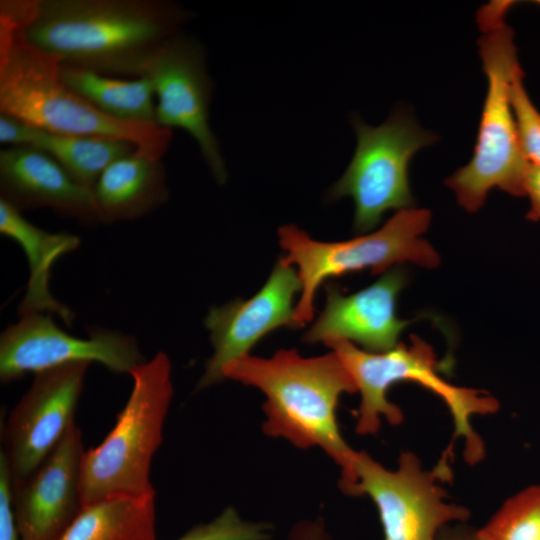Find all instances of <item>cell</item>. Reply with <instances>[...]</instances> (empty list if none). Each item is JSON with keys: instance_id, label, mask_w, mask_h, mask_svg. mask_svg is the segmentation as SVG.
Segmentation results:
<instances>
[{"instance_id": "obj_1", "label": "cell", "mask_w": 540, "mask_h": 540, "mask_svg": "<svg viewBox=\"0 0 540 540\" xmlns=\"http://www.w3.org/2000/svg\"><path fill=\"white\" fill-rule=\"evenodd\" d=\"M35 47L62 65L139 78L193 14L167 0H1Z\"/></svg>"}, {"instance_id": "obj_2", "label": "cell", "mask_w": 540, "mask_h": 540, "mask_svg": "<svg viewBox=\"0 0 540 540\" xmlns=\"http://www.w3.org/2000/svg\"><path fill=\"white\" fill-rule=\"evenodd\" d=\"M222 374L264 393L266 435L298 448L320 447L341 469L340 489L350 486L357 452L341 435L336 410L341 395L357 387L334 351L312 358L295 349L278 350L270 358L247 354L226 364Z\"/></svg>"}, {"instance_id": "obj_3", "label": "cell", "mask_w": 540, "mask_h": 540, "mask_svg": "<svg viewBox=\"0 0 540 540\" xmlns=\"http://www.w3.org/2000/svg\"><path fill=\"white\" fill-rule=\"evenodd\" d=\"M59 69V58L33 46L0 4V114L51 132L123 139L151 157L164 156L172 130L101 112L63 83Z\"/></svg>"}, {"instance_id": "obj_4", "label": "cell", "mask_w": 540, "mask_h": 540, "mask_svg": "<svg viewBox=\"0 0 540 540\" xmlns=\"http://www.w3.org/2000/svg\"><path fill=\"white\" fill-rule=\"evenodd\" d=\"M510 6L511 2H492L477 14L487 92L473 156L445 181L459 205L471 213L481 208L493 188L515 197L526 196L529 164L520 148L510 98L513 74L520 65L514 31L504 21Z\"/></svg>"}, {"instance_id": "obj_5", "label": "cell", "mask_w": 540, "mask_h": 540, "mask_svg": "<svg viewBox=\"0 0 540 540\" xmlns=\"http://www.w3.org/2000/svg\"><path fill=\"white\" fill-rule=\"evenodd\" d=\"M341 359L351 374L361 402L357 410L356 432L375 434L381 416L393 425L403 421V413L388 401L387 391L402 381H412L431 391L448 407L454 424L452 442L439 461L449 464L453 445L458 438L464 440V456L469 464L478 463L484 456V444L472 426L475 415L496 412L499 404L484 392L450 384L439 373L441 367L433 348L418 336H411V344L398 343L393 349L375 353L358 348L342 339L325 343Z\"/></svg>"}, {"instance_id": "obj_6", "label": "cell", "mask_w": 540, "mask_h": 540, "mask_svg": "<svg viewBox=\"0 0 540 540\" xmlns=\"http://www.w3.org/2000/svg\"><path fill=\"white\" fill-rule=\"evenodd\" d=\"M130 375L132 390L114 427L98 446L83 454V506L111 497H155L150 465L162 441L173 396L171 363L164 352H158Z\"/></svg>"}, {"instance_id": "obj_7", "label": "cell", "mask_w": 540, "mask_h": 540, "mask_svg": "<svg viewBox=\"0 0 540 540\" xmlns=\"http://www.w3.org/2000/svg\"><path fill=\"white\" fill-rule=\"evenodd\" d=\"M430 221L428 209H403L379 230L340 242L316 241L295 225L280 227L279 243L286 252L280 260L298 269L301 283L293 316L296 328L312 320L315 293L329 278L363 269H370L372 274L385 273L403 262L428 269L437 267L438 253L421 238Z\"/></svg>"}, {"instance_id": "obj_8", "label": "cell", "mask_w": 540, "mask_h": 540, "mask_svg": "<svg viewBox=\"0 0 540 540\" xmlns=\"http://www.w3.org/2000/svg\"><path fill=\"white\" fill-rule=\"evenodd\" d=\"M352 125L357 146L342 177L327 197H351L355 204L354 230L374 229L390 209L412 208L415 201L409 184V163L421 148L437 140L423 131L404 109L395 110L381 125L372 127L354 115Z\"/></svg>"}, {"instance_id": "obj_9", "label": "cell", "mask_w": 540, "mask_h": 540, "mask_svg": "<svg viewBox=\"0 0 540 540\" xmlns=\"http://www.w3.org/2000/svg\"><path fill=\"white\" fill-rule=\"evenodd\" d=\"M439 481L445 482L435 468L424 470L412 452L401 453L396 470L386 469L366 452H357L352 482L344 493L372 499L384 540H436L444 526L470 516L467 508L445 501Z\"/></svg>"}, {"instance_id": "obj_10", "label": "cell", "mask_w": 540, "mask_h": 540, "mask_svg": "<svg viewBox=\"0 0 540 540\" xmlns=\"http://www.w3.org/2000/svg\"><path fill=\"white\" fill-rule=\"evenodd\" d=\"M154 87L155 123L180 128L198 143L215 180L224 184L228 174L216 136L209 126L212 81L205 53L195 40L180 33L164 42L147 61L143 75Z\"/></svg>"}, {"instance_id": "obj_11", "label": "cell", "mask_w": 540, "mask_h": 540, "mask_svg": "<svg viewBox=\"0 0 540 540\" xmlns=\"http://www.w3.org/2000/svg\"><path fill=\"white\" fill-rule=\"evenodd\" d=\"M72 362H98L114 373H127L144 363L134 338L96 328L88 338L60 329L49 315L31 313L7 327L0 337V379L3 384Z\"/></svg>"}, {"instance_id": "obj_12", "label": "cell", "mask_w": 540, "mask_h": 540, "mask_svg": "<svg viewBox=\"0 0 540 540\" xmlns=\"http://www.w3.org/2000/svg\"><path fill=\"white\" fill-rule=\"evenodd\" d=\"M89 362H72L35 373L3 430L11 481L30 475L75 424L74 414Z\"/></svg>"}, {"instance_id": "obj_13", "label": "cell", "mask_w": 540, "mask_h": 540, "mask_svg": "<svg viewBox=\"0 0 540 540\" xmlns=\"http://www.w3.org/2000/svg\"><path fill=\"white\" fill-rule=\"evenodd\" d=\"M299 292L301 283L297 270L279 259L266 283L250 299H237L211 308L204 324L210 331L214 352L206 362L197 388L224 380V366L249 354L271 331L282 326L296 328L293 302Z\"/></svg>"}, {"instance_id": "obj_14", "label": "cell", "mask_w": 540, "mask_h": 540, "mask_svg": "<svg viewBox=\"0 0 540 540\" xmlns=\"http://www.w3.org/2000/svg\"><path fill=\"white\" fill-rule=\"evenodd\" d=\"M81 430L74 424L27 477L11 481L12 504L21 540H56L82 509Z\"/></svg>"}, {"instance_id": "obj_15", "label": "cell", "mask_w": 540, "mask_h": 540, "mask_svg": "<svg viewBox=\"0 0 540 540\" xmlns=\"http://www.w3.org/2000/svg\"><path fill=\"white\" fill-rule=\"evenodd\" d=\"M407 280V271L397 265L370 286L350 295H344L335 286H327L325 307L305 333L304 342L325 344L342 339L360 344L369 352L393 349L410 323L396 314L397 297Z\"/></svg>"}, {"instance_id": "obj_16", "label": "cell", "mask_w": 540, "mask_h": 540, "mask_svg": "<svg viewBox=\"0 0 540 540\" xmlns=\"http://www.w3.org/2000/svg\"><path fill=\"white\" fill-rule=\"evenodd\" d=\"M0 199L19 210L46 207L77 221L99 223L93 192L50 155L31 146L0 150Z\"/></svg>"}, {"instance_id": "obj_17", "label": "cell", "mask_w": 540, "mask_h": 540, "mask_svg": "<svg viewBox=\"0 0 540 540\" xmlns=\"http://www.w3.org/2000/svg\"><path fill=\"white\" fill-rule=\"evenodd\" d=\"M0 142L6 146H31L42 150L78 184L92 192L102 173L113 162L138 149L123 139L51 132L5 114H0Z\"/></svg>"}, {"instance_id": "obj_18", "label": "cell", "mask_w": 540, "mask_h": 540, "mask_svg": "<svg viewBox=\"0 0 540 540\" xmlns=\"http://www.w3.org/2000/svg\"><path fill=\"white\" fill-rule=\"evenodd\" d=\"M93 195L100 223L139 218L168 199L164 165L137 149L102 173Z\"/></svg>"}, {"instance_id": "obj_19", "label": "cell", "mask_w": 540, "mask_h": 540, "mask_svg": "<svg viewBox=\"0 0 540 540\" xmlns=\"http://www.w3.org/2000/svg\"><path fill=\"white\" fill-rule=\"evenodd\" d=\"M0 232L16 241L25 252L29 280L19 314L55 313L70 325L74 315L49 290L51 270L63 255L75 250L80 240L70 233H50L26 220L21 212L0 199Z\"/></svg>"}, {"instance_id": "obj_20", "label": "cell", "mask_w": 540, "mask_h": 540, "mask_svg": "<svg viewBox=\"0 0 540 540\" xmlns=\"http://www.w3.org/2000/svg\"><path fill=\"white\" fill-rule=\"evenodd\" d=\"M56 540H156L155 497H111L84 505Z\"/></svg>"}, {"instance_id": "obj_21", "label": "cell", "mask_w": 540, "mask_h": 540, "mask_svg": "<svg viewBox=\"0 0 540 540\" xmlns=\"http://www.w3.org/2000/svg\"><path fill=\"white\" fill-rule=\"evenodd\" d=\"M60 78L101 112L120 120L155 123L156 102L151 80L122 78L62 65Z\"/></svg>"}, {"instance_id": "obj_22", "label": "cell", "mask_w": 540, "mask_h": 540, "mask_svg": "<svg viewBox=\"0 0 540 540\" xmlns=\"http://www.w3.org/2000/svg\"><path fill=\"white\" fill-rule=\"evenodd\" d=\"M483 540H540V485L509 497L477 530Z\"/></svg>"}, {"instance_id": "obj_23", "label": "cell", "mask_w": 540, "mask_h": 540, "mask_svg": "<svg viewBox=\"0 0 540 540\" xmlns=\"http://www.w3.org/2000/svg\"><path fill=\"white\" fill-rule=\"evenodd\" d=\"M519 65L513 74L510 98L522 154L529 165L540 168V111L530 99Z\"/></svg>"}, {"instance_id": "obj_24", "label": "cell", "mask_w": 540, "mask_h": 540, "mask_svg": "<svg viewBox=\"0 0 540 540\" xmlns=\"http://www.w3.org/2000/svg\"><path fill=\"white\" fill-rule=\"evenodd\" d=\"M268 524L244 521L233 507L215 519L193 527L177 540H268Z\"/></svg>"}, {"instance_id": "obj_25", "label": "cell", "mask_w": 540, "mask_h": 540, "mask_svg": "<svg viewBox=\"0 0 540 540\" xmlns=\"http://www.w3.org/2000/svg\"><path fill=\"white\" fill-rule=\"evenodd\" d=\"M0 540H21L12 504L11 477L2 452L0 454Z\"/></svg>"}, {"instance_id": "obj_26", "label": "cell", "mask_w": 540, "mask_h": 540, "mask_svg": "<svg viewBox=\"0 0 540 540\" xmlns=\"http://www.w3.org/2000/svg\"><path fill=\"white\" fill-rule=\"evenodd\" d=\"M525 193L530 200V208L526 219L532 222L540 221V168L529 165L525 178Z\"/></svg>"}, {"instance_id": "obj_27", "label": "cell", "mask_w": 540, "mask_h": 540, "mask_svg": "<svg viewBox=\"0 0 540 540\" xmlns=\"http://www.w3.org/2000/svg\"><path fill=\"white\" fill-rule=\"evenodd\" d=\"M290 540H331L327 534L324 523L318 519L315 521H303L298 523L291 531Z\"/></svg>"}, {"instance_id": "obj_28", "label": "cell", "mask_w": 540, "mask_h": 540, "mask_svg": "<svg viewBox=\"0 0 540 540\" xmlns=\"http://www.w3.org/2000/svg\"><path fill=\"white\" fill-rule=\"evenodd\" d=\"M476 531L462 522L446 525L439 531L436 540H477Z\"/></svg>"}, {"instance_id": "obj_29", "label": "cell", "mask_w": 540, "mask_h": 540, "mask_svg": "<svg viewBox=\"0 0 540 540\" xmlns=\"http://www.w3.org/2000/svg\"><path fill=\"white\" fill-rule=\"evenodd\" d=\"M476 534H477V531H476ZM477 540H483V539H480V538L477 536Z\"/></svg>"}, {"instance_id": "obj_30", "label": "cell", "mask_w": 540, "mask_h": 540, "mask_svg": "<svg viewBox=\"0 0 540 540\" xmlns=\"http://www.w3.org/2000/svg\"><path fill=\"white\" fill-rule=\"evenodd\" d=\"M540 3V2H539Z\"/></svg>"}]
</instances>
